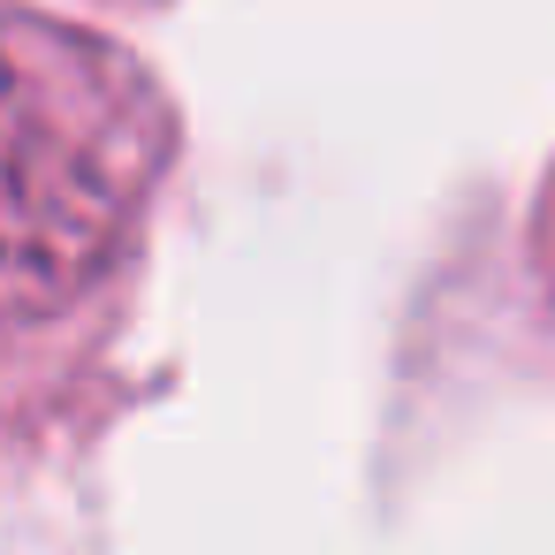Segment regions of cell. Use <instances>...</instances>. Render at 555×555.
I'll use <instances>...</instances> for the list:
<instances>
[{
	"label": "cell",
	"mask_w": 555,
	"mask_h": 555,
	"mask_svg": "<svg viewBox=\"0 0 555 555\" xmlns=\"http://www.w3.org/2000/svg\"><path fill=\"white\" fill-rule=\"evenodd\" d=\"M168 168L160 85L122 47L0 0V472L107 373Z\"/></svg>",
	"instance_id": "6da1fadb"
}]
</instances>
